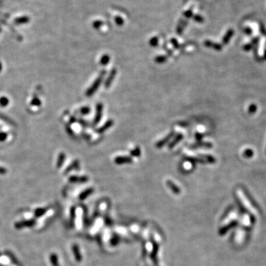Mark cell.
<instances>
[{
    "mask_svg": "<svg viewBox=\"0 0 266 266\" xmlns=\"http://www.w3.org/2000/svg\"><path fill=\"white\" fill-rule=\"evenodd\" d=\"M106 74V70H102L101 72V73L99 74V76H98L96 79L95 80L93 83H92V85L90 87H89L88 90L86 92V96L87 97H91L92 95H93V94L98 90V89L99 87H100L101 84L102 83V81H103V76H105Z\"/></svg>",
    "mask_w": 266,
    "mask_h": 266,
    "instance_id": "obj_1",
    "label": "cell"
},
{
    "mask_svg": "<svg viewBox=\"0 0 266 266\" xmlns=\"http://www.w3.org/2000/svg\"><path fill=\"white\" fill-rule=\"evenodd\" d=\"M239 198H240V202L242 203V205L245 206V208H247V209L249 210V211H250L252 214H256V209H255V208L252 206V205L251 204L250 202H249V200H248H248H247V197H245V194H240L239 195Z\"/></svg>",
    "mask_w": 266,
    "mask_h": 266,
    "instance_id": "obj_2",
    "label": "cell"
},
{
    "mask_svg": "<svg viewBox=\"0 0 266 266\" xmlns=\"http://www.w3.org/2000/svg\"><path fill=\"white\" fill-rule=\"evenodd\" d=\"M35 224V219H26V220L20 221L15 223V228L18 229H21L25 227H32Z\"/></svg>",
    "mask_w": 266,
    "mask_h": 266,
    "instance_id": "obj_3",
    "label": "cell"
},
{
    "mask_svg": "<svg viewBox=\"0 0 266 266\" xmlns=\"http://www.w3.org/2000/svg\"><path fill=\"white\" fill-rule=\"evenodd\" d=\"M96 113H95V118L93 121V125H97L101 121L102 118V113H103V104L99 103L96 105Z\"/></svg>",
    "mask_w": 266,
    "mask_h": 266,
    "instance_id": "obj_4",
    "label": "cell"
},
{
    "mask_svg": "<svg viewBox=\"0 0 266 266\" xmlns=\"http://www.w3.org/2000/svg\"><path fill=\"white\" fill-rule=\"evenodd\" d=\"M116 73H117V70L115 68H113V69H111L110 75L108 76L107 78L106 79V81H105V83H104V87H106V88H109V87L111 86V84H112V83H113V80H114L115 77V76H116Z\"/></svg>",
    "mask_w": 266,
    "mask_h": 266,
    "instance_id": "obj_5",
    "label": "cell"
},
{
    "mask_svg": "<svg viewBox=\"0 0 266 266\" xmlns=\"http://www.w3.org/2000/svg\"><path fill=\"white\" fill-rule=\"evenodd\" d=\"M174 132H170L169 134L167 136H166V137H165L164 138H163L162 140H159V141H158V143L156 144V145H155V146H156L157 148L160 149V148H162V147H163V146L166 145V144H167L168 142H169V140H171L173 136H174Z\"/></svg>",
    "mask_w": 266,
    "mask_h": 266,
    "instance_id": "obj_6",
    "label": "cell"
},
{
    "mask_svg": "<svg viewBox=\"0 0 266 266\" xmlns=\"http://www.w3.org/2000/svg\"><path fill=\"white\" fill-rule=\"evenodd\" d=\"M115 163L116 164H124V163H132V158L128 156H118L115 159Z\"/></svg>",
    "mask_w": 266,
    "mask_h": 266,
    "instance_id": "obj_7",
    "label": "cell"
},
{
    "mask_svg": "<svg viewBox=\"0 0 266 266\" xmlns=\"http://www.w3.org/2000/svg\"><path fill=\"white\" fill-rule=\"evenodd\" d=\"M113 124H114V121H113V120L112 119L108 120V121H106V122L103 124V126H101L100 128H99V129H97L96 132H98V133H103V132H104L105 131H106L108 129H110V128L113 126Z\"/></svg>",
    "mask_w": 266,
    "mask_h": 266,
    "instance_id": "obj_8",
    "label": "cell"
},
{
    "mask_svg": "<svg viewBox=\"0 0 266 266\" xmlns=\"http://www.w3.org/2000/svg\"><path fill=\"white\" fill-rule=\"evenodd\" d=\"M88 181V177L86 176H72L69 178V181L71 183H85Z\"/></svg>",
    "mask_w": 266,
    "mask_h": 266,
    "instance_id": "obj_9",
    "label": "cell"
},
{
    "mask_svg": "<svg viewBox=\"0 0 266 266\" xmlns=\"http://www.w3.org/2000/svg\"><path fill=\"white\" fill-rule=\"evenodd\" d=\"M183 138V135L181 133L179 134H177V135L174 136V138L172 140V142H170V144H169V149H172L174 148V147H175L180 141H181L182 139Z\"/></svg>",
    "mask_w": 266,
    "mask_h": 266,
    "instance_id": "obj_10",
    "label": "cell"
},
{
    "mask_svg": "<svg viewBox=\"0 0 266 266\" xmlns=\"http://www.w3.org/2000/svg\"><path fill=\"white\" fill-rule=\"evenodd\" d=\"M73 251L74 253L75 258H76V261L77 262H81V256L80 253V251H79L78 246L77 245H73Z\"/></svg>",
    "mask_w": 266,
    "mask_h": 266,
    "instance_id": "obj_11",
    "label": "cell"
},
{
    "mask_svg": "<svg viewBox=\"0 0 266 266\" xmlns=\"http://www.w3.org/2000/svg\"><path fill=\"white\" fill-rule=\"evenodd\" d=\"M212 147V144H210V143H207V142H200L198 141L196 144H194L192 145V149H197V148H200V147H206V148H211Z\"/></svg>",
    "mask_w": 266,
    "mask_h": 266,
    "instance_id": "obj_12",
    "label": "cell"
},
{
    "mask_svg": "<svg viewBox=\"0 0 266 266\" xmlns=\"http://www.w3.org/2000/svg\"><path fill=\"white\" fill-rule=\"evenodd\" d=\"M166 184H167V185L169 186V189H171V190L174 193L179 194L180 192H181L180 188L178 187V186H177V185H176L174 183L172 182L171 181H168L167 182H166Z\"/></svg>",
    "mask_w": 266,
    "mask_h": 266,
    "instance_id": "obj_13",
    "label": "cell"
},
{
    "mask_svg": "<svg viewBox=\"0 0 266 266\" xmlns=\"http://www.w3.org/2000/svg\"><path fill=\"white\" fill-rule=\"evenodd\" d=\"M47 211V208H38L34 211L33 215L35 217H41Z\"/></svg>",
    "mask_w": 266,
    "mask_h": 266,
    "instance_id": "obj_14",
    "label": "cell"
},
{
    "mask_svg": "<svg viewBox=\"0 0 266 266\" xmlns=\"http://www.w3.org/2000/svg\"><path fill=\"white\" fill-rule=\"evenodd\" d=\"M78 167H79V161L78 160H74L73 163H71V164L69 165L67 168L66 171H65V174H67V173H69V172H71L72 170H73V169H78Z\"/></svg>",
    "mask_w": 266,
    "mask_h": 266,
    "instance_id": "obj_15",
    "label": "cell"
},
{
    "mask_svg": "<svg viewBox=\"0 0 266 266\" xmlns=\"http://www.w3.org/2000/svg\"><path fill=\"white\" fill-rule=\"evenodd\" d=\"M92 192H93V189H92V188L87 189V190L84 191V192H83L82 193L80 194V196H79V198H80V200H84L86 197H88L89 195L91 193H92Z\"/></svg>",
    "mask_w": 266,
    "mask_h": 266,
    "instance_id": "obj_16",
    "label": "cell"
},
{
    "mask_svg": "<svg viewBox=\"0 0 266 266\" xmlns=\"http://www.w3.org/2000/svg\"><path fill=\"white\" fill-rule=\"evenodd\" d=\"M65 158H66V155H65V153L61 152V153L59 154L58 158V161H57V167H61V166L63 165L64 162H65Z\"/></svg>",
    "mask_w": 266,
    "mask_h": 266,
    "instance_id": "obj_17",
    "label": "cell"
},
{
    "mask_svg": "<svg viewBox=\"0 0 266 266\" xmlns=\"http://www.w3.org/2000/svg\"><path fill=\"white\" fill-rule=\"evenodd\" d=\"M50 263H51L52 265L53 266H58V256L56 253H51L50 257Z\"/></svg>",
    "mask_w": 266,
    "mask_h": 266,
    "instance_id": "obj_18",
    "label": "cell"
},
{
    "mask_svg": "<svg viewBox=\"0 0 266 266\" xmlns=\"http://www.w3.org/2000/svg\"><path fill=\"white\" fill-rule=\"evenodd\" d=\"M200 158L202 159H203L206 161V163H215L216 160H215V158L214 157L211 156V155H201Z\"/></svg>",
    "mask_w": 266,
    "mask_h": 266,
    "instance_id": "obj_19",
    "label": "cell"
},
{
    "mask_svg": "<svg viewBox=\"0 0 266 266\" xmlns=\"http://www.w3.org/2000/svg\"><path fill=\"white\" fill-rule=\"evenodd\" d=\"M110 58L108 55H104L101 57V58L100 64L101 65H103V66H105V65H106L109 62H110Z\"/></svg>",
    "mask_w": 266,
    "mask_h": 266,
    "instance_id": "obj_20",
    "label": "cell"
},
{
    "mask_svg": "<svg viewBox=\"0 0 266 266\" xmlns=\"http://www.w3.org/2000/svg\"><path fill=\"white\" fill-rule=\"evenodd\" d=\"M205 44L206 46H208V47H211V48H214V49H215V50H221V48H222L219 44H215V43H211V42H206Z\"/></svg>",
    "mask_w": 266,
    "mask_h": 266,
    "instance_id": "obj_21",
    "label": "cell"
},
{
    "mask_svg": "<svg viewBox=\"0 0 266 266\" xmlns=\"http://www.w3.org/2000/svg\"><path fill=\"white\" fill-rule=\"evenodd\" d=\"M140 149L138 147H135V149H132L130 151V154L132 156H135V157H139L140 155Z\"/></svg>",
    "mask_w": 266,
    "mask_h": 266,
    "instance_id": "obj_22",
    "label": "cell"
},
{
    "mask_svg": "<svg viewBox=\"0 0 266 266\" xmlns=\"http://www.w3.org/2000/svg\"><path fill=\"white\" fill-rule=\"evenodd\" d=\"M166 60H167V57L166 56H159L156 57L155 61L156 63L162 64L164 63L165 61H166Z\"/></svg>",
    "mask_w": 266,
    "mask_h": 266,
    "instance_id": "obj_23",
    "label": "cell"
},
{
    "mask_svg": "<svg viewBox=\"0 0 266 266\" xmlns=\"http://www.w3.org/2000/svg\"><path fill=\"white\" fill-rule=\"evenodd\" d=\"M8 103H9V100L6 97H2L0 99V106H2V107L6 106L8 104Z\"/></svg>",
    "mask_w": 266,
    "mask_h": 266,
    "instance_id": "obj_24",
    "label": "cell"
},
{
    "mask_svg": "<svg viewBox=\"0 0 266 266\" xmlns=\"http://www.w3.org/2000/svg\"><path fill=\"white\" fill-rule=\"evenodd\" d=\"M90 112V108L89 106H84L79 110V113L81 115H87Z\"/></svg>",
    "mask_w": 266,
    "mask_h": 266,
    "instance_id": "obj_25",
    "label": "cell"
},
{
    "mask_svg": "<svg viewBox=\"0 0 266 266\" xmlns=\"http://www.w3.org/2000/svg\"><path fill=\"white\" fill-rule=\"evenodd\" d=\"M243 155L245 158H251L253 155V152L251 149H248L245 150V152H243Z\"/></svg>",
    "mask_w": 266,
    "mask_h": 266,
    "instance_id": "obj_26",
    "label": "cell"
},
{
    "mask_svg": "<svg viewBox=\"0 0 266 266\" xmlns=\"http://www.w3.org/2000/svg\"><path fill=\"white\" fill-rule=\"evenodd\" d=\"M0 118H1L2 120H3L4 121H5V122L8 123V124H10V125H14V123L13 122V121H11L10 119H8V117H5L4 115L0 114Z\"/></svg>",
    "mask_w": 266,
    "mask_h": 266,
    "instance_id": "obj_27",
    "label": "cell"
},
{
    "mask_svg": "<svg viewBox=\"0 0 266 266\" xmlns=\"http://www.w3.org/2000/svg\"><path fill=\"white\" fill-rule=\"evenodd\" d=\"M158 245H154V250H153V251H152V259H153V261H155V263H156V255H157V252H158Z\"/></svg>",
    "mask_w": 266,
    "mask_h": 266,
    "instance_id": "obj_28",
    "label": "cell"
},
{
    "mask_svg": "<svg viewBox=\"0 0 266 266\" xmlns=\"http://www.w3.org/2000/svg\"><path fill=\"white\" fill-rule=\"evenodd\" d=\"M31 104L32 105V106H40V105H41V101H40V100H39V99H38L37 97H35V98H33V100H32V101H31Z\"/></svg>",
    "mask_w": 266,
    "mask_h": 266,
    "instance_id": "obj_29",
    "label": "cell"
},
{
    "mask_svg": "<svg viewBox=\"0 0 266 266\" xmlns=\"http://www.w3.org/2000/svg\"><path fill=\"white\" fill-rule=\"evenodd\" d=\"M256 106L255 104L251 105V106L249 107V109H248V112H249V113H251V114H252V113H254L255 112H256Z\"/></svg>",
    "mask_w": 266,
    "mask_h": 266,
    "instance_id": "obj_30",
    "label": "cell"
},
{
    "mask_svg": "<svg viewBox=\"0 0 266 266\" xmlns=\"http://www.w3.org/2000/svg\"><path fill=\"white\" fill-rule=\"evenodd\" d=\"M8 138V134L5 132H1L0 133V141H5Z\"/></svg>",
    "mask_w": 266,
    "mask_h": 266,
    "instance_id": "obj_31",
    "label": "cell"
},
{
    "mask_svg": "<svg viewBox=\"0 0 266 266\" xmlns=\"http://www.w3.org/2000/svg\"><path fill=\"white\" fill-rule=\"evenodd\" d=\"M195 138H196V139H197V141H200L201 139L203 138V135L202 134H200V133H196V135H195Z\"/></svg>",
    "mask_w": 266,
    "mask_h": 266,
    "instance_id": "obj_32",
    "label": "cell"
},
{
    "mask_svg": "<svg viewBox=\"0 0 266 266\" xmlns=\"http://www.w3.org/2000/svg\"><path fill=\"white\" fill-rule=\"evenodd\" d=\"M7 173V169H5V168L1 167L0 166V174H5Z\"/></svg>",
    "mask_w": 266,
    "mask_h": 266,
    "instance_id": "obj_33",
    "label": "cell"
},
{
    "mask_svg": "<svg viewBox=\"0 0 266 266\" xmlns=\"http://www.w3.org/2000/svg\"><path fill=\"white\" fill-rule=\"evenodd\" d=\"M151 44H152V46L156 45V44H157V41H156V39H155V40H152V42H151Z\"/></svg>",
    "mask_w": 266,
    "mask_h": 266,
    "instance_id": "obj_34",
    "label": "cell"
},
{
    "mask_svg": "<svg viewBox=\"0 0 266 266\" xmlns=\"http://www.w3.org/2000/svg\"><path fill=\"white\" fill-rule=\"evenodd\" d=\"M2 70V64H1V62H0V71Z\"/></svg>",
    "mask_w": 266,
    "mask_h": 266,
    "instance_id": "obj_35",
    "label": "cell"
},
{
    "mask_svg": "<svg viewBox=\"0 0 266 266\" xmlns=\"http://www.w3.org/2000/svg\"><path fill=\"white\" fill-rule=\"evenodd\" d=\"M0 256H1V255H0Z\"/></svg>",
    "mask_w": 266,
    "mask_h": 266,
    "instance_id": "obj_36",
    "label": "cell"
}]
</instances>
